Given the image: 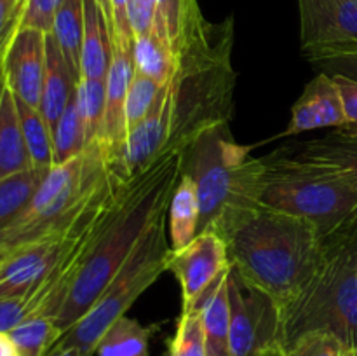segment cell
<instances>
[{"mask_svg":"<svg viewBox=\"0 0 357 356\" xmlns=\"http://www.w3.org/2000/svg\"><path fill=\"white\" fill-rule=\"evenodd\" d=\"M208 230L222 236L230 267L274 300L279 314L300 295L323 255L316 225L261 205L227 209Z\"/></svg>","mask_w":357,"mask_h":356,"instance_id":"1","label":"cell"},{"mask_svg":"<svg viewBox=\"0 0 357 356\" xmlns=\"http://www.w3.org/2000/svg\"><path fill=\"white\" fill-rule=\"evenodd\" d=\"M181 171L183 154L167 152L121 185L54 318L63 334L93 307L146 229L167 212Z\"/></svg>","mask_w":357,"mask_h":356,"instance_id":"2","label":"cell"},{"mask_svg":"<svg viewBox=\"0 0 357 356\" xmlns=\"http://www.w3.org/2000/svg\"><path fill=\"white\" fill-rule=\"evenodd\" d=\"M234 17L202 21L176 51V72L169 82L171 126L167 152L187 150L202 133L229 124L237 73L232 66Z\"/></svg>","mask_w":357,"mask_h":356,"instance_id":"3","label":"cell"},{"mask_svg":"<svg viewBox=\"0 0 357 356\" xmlns=\"http://www.w3.org/2000/svg\"><path fill=\"white\" fill-rule=\"evenodd\" d=\"M255 201L307 220L323 239L357 222V187L345 175L296 159L282 149L261 157Z\"/></svg>","mask_w":357,"mask_h":356,"instance_id":"4","label":"cell"},{"mask_svg":"<svg viewBox=\"0 0 357 356\" xmlns=\"http://www.w3.org/2000/svg\"><path fill=\"white\" fill-rule=\"evenodd\" d=\"M279 351L307 332H328L357 351V234L323 239V255L300 295L281 311ZM279 355V353H278Z\"/></svg>","mask_w":357,"mask_h":356,"instance_id":"5","label":"cell"},{"mask_svg":"<svg viewBox=\"0 0 357 356\" xmlns=\"http://www.w3.org/2000/svg\"><path fill=\"white\" fill-rule=\"evenodd\" d=\"M110 178L103 150L94 140L79 157L49 168L26 209L0 232V244L13 248L63 234L93 205Z\"/></svg>","mask_w":357,"mask_h":356,"instance_id":"6","label":"cell"},{"mask_svg":"<svg viewBox=\"0 0 357 356\" xmlns=\"http://www.w3.org/2000/svg\"><path fill=\"white\" fill-rule=\"evenodd\" d=\"M261 157L230 135L229 124L202 133L183 152V173L195 181L201 205L199 232L208 230L227 209L257 205Z\"/></svg>","mask_w":357,"mask_h":356,"instance_id":"7","label":"cell"},{"mask_svg":"<svg viewBox=\"0 0 357 356\" xmlns=\"http://www.w3.org/2000/svg\"><path fill=\"white\" fill-rule=\"evenodd\" d=\"M166 220L167 212L157 216L93 307L61 335L52 349L75 348L82 356H94L105 332L126 316L135 300L167 271L171 243L166 236Z\"/></svg>","mask_w":357,"mask_h":356,"instance_id":"8","label":"cell"},{"mask_svg":"<svg viewBox=\"0 0 357 356\" xmlns=\"http://www.w3.org/2000/svg\"><path fill=\"white\" fill-rule=\"evenodd\" d=\"M230 356H278L281 320L274 300L229 271Z\"/></svg>","mask_w":357,"mask_h":356,"instance_id":"9","label":"cell"},{"mask_svg":"<svg viewBox=\"0 0 357 356\" xmlns=\"http://www.w3.org/2000/svg\"><path fill=\"white\" fill-rule=\"evenodd\" d=\"M298 13L307 61L357 52V0H298Z\"/></svg>","mask_w":357,"mask_h":356,"instance_id":"10","label":"cell"},{"mask_svg":"<svg viewBox=\"0 0 357 356\" xmlns=\"http://www.w3.org/2000/svg\"><path fill=\"white\" fill-rule=\"evenodd\" d=\"M230 267L227 244L215 230L199 232L181 250L171 248L167 271L181 288V311L197 309L213 283Z\"/></svg>","mask_w":357,"mask_h":356,"instance_id":"11","label":"cell"},{"mask_svg":"<svg viewBox=\"0 0 357 356\" xmlns=\"http://www.w3.org/2000/svg\"><path fill=\"white\" fill-rule=\"evenodd\" d=\"M171 126V89H162L159 101L136 128L126 135L121 145L107 156L108 168L122 181L138 177L166 154Z\"/></svg>","mask_w":357,"mask_h":356,"instance_id":"12","label":"cell"},{"mask_svg":"<svg viewBox=\"0 0 357 356\" xmlns=\"http://www.w3.org/2000/svg\"><path fill=\"white\" fill-rule=\"evenodd\" d=\"M45 37L47 34L35 28H17L0 63L3 82L10 93L37 108L44 86Z\"/></svg>","mask_w":357,"mask_h":356,"instance_id":"13","label":"cell"},{"mask_svg":"<svg viewBox=\"0 0 357 356\" xmlns=\"http://www.w3.org/2000/svg\"><path fill=\"white\" fill-rule=\"evenodd\" d=\"M345 124L344 103L340 91L331 75L317 72L291 107V119L278 136H298L316 129H340Z\"/></svg>","mask_w":357,"mask_h":356,"instance_id":"14","label":"cell"},{"mask_svg":"<svg viewBox=\"0 0 357 356\" xmlns=\"http://www.w3.org/2000/svg\"><path fill=\"white\" fill-rule=\"evenodd\" d=\"M135 75L132 52L115 51L110 70L107 75V101H105V117L96 142L100 143L105 157L110 156L126 138L124 107L128 98L129 84Z\"/></svg>","mask_w":357,"mask_h":356,"instance_id":"15","label":"cell"},{"mask_svg":"<svg viewBox=\"0 0 357 356\" xmlns=\"http://www.w3.org/2000/svg\"><path fill=\"white\" fill-rule=\"evenodd\" d=\"M282 150L296 159L331 168L345 175L357 187V136L333 131L321 138L291 143L282 147ZM349 230L357 232V222Z\"/></svg>","mask_w":357,"mask_h":356,"instance_id":"16","label":"cell"},{"mask_svg":"<svg viewBox=\"0 0 357 356\" xmlns=\"http://www.w3.org/2000/svg\"><path fill=\"white\" fill-rule=\"evenodd\" d=\"M77 77L70 70L68 63L63 58L54 37L47 34L45 37V73L44 86H42L40 108L51 129H54L56 122L61 117L65 108L75 96Z\"/></svg>","mask_w":357,"mask_h":356,"instance_id":"17","label":"cell"},{"mask_svg":"<svg viewBox=\"0 0 357 356\" xmlns=\"http://www.w3.org/2000/svg\"><path fill=\"white\" fill-rule=\"evenodd\" d=\"M229 271L216 279L199 302L208 356H230V302Z\"/></svg>","mask_w":357,"mask_h":356,"instance_id":"18","label":"cell"},{"mask_svg":"<svg viewBox=\"0 0 357 356\" xmlns=\"http://www.w3.org/2000/svg\"><path fill=\"white\" fill-rule=\"evenodd\" d=\"M86 10V31L82 42V66L80 79L107 80L114 58V42L110 28L94 0H84Z\"/></svg>","mask_w":357,"mask_h":356,"instance_id":"19","label":"cell"},{"mask_svg":"<svg viewBox=\"0 0 357 356\" xmlns=\"http://www.w3.org/2000/svg\"><path fill=\"white\" fill-rule=\"evenodd\" d=\"M135 72L167 86L176 72V54L166 30L155 21V27L146 35L132 40Z\"/></svg>","mask_w":357,"mask_h":356,"instance_id":"20","label":"cell"},{"mask_svg":"<svg viewBox=\"0 0 357 356\" xmlns=\"http://www.w3.org/2000/svg\"><path fill=\"white\" fill-rule=\"evenodd\" d=\"M33 168L20 124L16 100L9 87L0 98V178Z\"/></svg>","mask_w":357,"mask_h":356,"instance_id":"21","label":"cell"},{"mask_svg":"<svg viewBox=\"0 0 357 356\" xmlns=\"http://www.w3.org/2000/svg\"><path fill=\"white\" fill-rule=\"evenodd\" d=\"M169 241L173 250H181L199 234L201 205L195 181L181 171L180 181L174 187L167 208Z\"/></svg>","mask_w":357,"mask_h":356,"instance_id":"22","label":"cell"},{"mask_svg":"<svg viewBox=\"0 0 357 356\" xmlns=\"http://www.w3.org/2000/svg\"><path fill=\"white\" fill-rule=\"evenodd\" d=\"M84 31H86L84 0H65L56 14L49 34L54 37L63 58L66 59L77 80H80V66H82Z\"/></svg>","mask_w":357,"mask_h":356,"instance_id":"23","label":"cell"},{"mask_svg":"<svg viewBox=\"0 0 357 356\" xmlns=\"http://www.w3.org/2000/svg\"><path fill=\"white\" fill-rule=\"evenodd\" d=\"M49 168H30L0 178V232L13 225L26 209Z\"/></svg>","mask_w":357,"mask_h":356,"instance_id":"24","label":"cell"},{"mask_svg":"<svg viewBox=\"0 0 357 356\" xmlns=\"http://www.w3.org/2000/svg\"><path fill=\"white\" fill-rule=\"evenodd\" d=\"M152 328L122 316L105 332L96 346V356H150L149 342Z\"/></svg>","mask_w":357,"mask_h":356,"instance_id":"25","label":"cell"},{"mask_svg":"<svg viewBox=\"0 0 357 356\" xmlns=\"http://www.w3.org/2000/svg\"><path fill=\"white\" fill-rule=\"evenodd\" d=\"M20 356H49L63 332L51 316L31 314L9 330Z\"/></svg>","mask_w":357,"mask_h":356,"instance_id":"26","label":"cell"},{"mask_svg":"<svg viewBox=\"0 0 357 356\" xmlns=\"http://www.w3.org/2000/svg\"><path fill=\"white\" fill-rule=\"evenodd\" d=\"M16 100L20 124L23 129L24 142H26L28 154H30L31 164L37 168L54 166V152H52V129L42 115L40 108L31 107L24 101Z\"/></svg>","mask_w":357,"mask_h":356,"instance_id":"27","label":"cell"},{"mask_svg":"<svg viewBox=\"0 0 357 356\" xmlns=\"http://www.w3.org/2000/svg\"><path fill=\"white\" fill-rule=\"evenodd\" d=\"M157 23L166 30L176 54L185 37L204 21L201 7L197 0H157Z\"/></svg>","mask_w":357,"mask_h":356,"instance_id":"28","label":"cell"},{"mask_svg":"<svg viewBox=\"0 0 357 356\" xmlns=\"http://www.w3.org/2000/svg\"><path fill=\"white\" fill-rule=\"evenodd\" d=\"M86 129L82 119L75 107V96L70 101L68 107L61 114L52 129V152H54V164L68 163L79 157L89 147Z\"/></svg>","mask_w":357,"mask_h":356,"instance_id":"29","label":"cell"},{"mask_svg":"<svg viewBox=\"0 0 357 356\" xmlns=\"http://www.w3.org/2000/svg\"><path fill=\"white\" fill-rule=\"evenodd\" d=\"M107 101V80L80 79L75 89V107L82 119L89 143L96 140L105 117Z\"/></svg>","mask_w":357,"mask_h":356,"instance_id":"30","label":"cell"},{"mask_svg":"<svg viewBox=\"0 0 357 356\" xmlns=\"http://www.w3.org/2000/svg\"><path fill=\"white\" fill-rule=\"evenodd\" d=\"M164 87L166 86H160L155 80L135 72L131 84H129L128 98H126L124 107L126 135H128L132 128H136V126L152 112V108L155 107L160 94H162Z\"/></svg>","mask_w":357,"mask_h":356,"instance_id":"31","label":"cell"},{"mask_svg":"<svg viewBox=\"0 0 357 356\" xmlns=\"http://www.w3.org/2000/svg\"><path fill=\"white\" fill-rule=\"evenodd\" d=\"M167 353L169 356H208L204 328L197 309L181 311Z\"/></svg>","mask_w":357,"mask_h":356,"instance_id":"32","label":"cell"},{"mask_svg":"<svg viewBox=\"0 0 357 356\" xmlns=\"http://www.w3.org/2000/svg\"><path fill=\"white\" fill-rule=\"evenodd\" d=\"M352 353L328 332H307L286 344L278 356H352Z\"/></svg>","mask_w":357,"mask_h":356,"instance_id":"33","label":"cell"},{"mask_svg":"<svg viewBox=\"0 0 357 356\" xmlns=\"http://www.w3.org/2000/svg\"><path fill=\"white\" fill-rule=\"evenodd\" d=\"M49 297L45 290L17 299H0V332H9L31 314H45Z\"/></svg>","mask_w":357,"mask_h":356,"instance_id":"34","label":"cell"},{"mask_svg":"<svg viewBox=\"0 0 357 356\" xmlns=\"http://www.w3.org/2000/svg\"><path fill=\"white\" fill-rule=\"evenodd\" d=\"M63 2L65 0H24L20 28H35L49 34Z\"/></svg>","mask_w":357,"mask_h":356,"instance_id":"35","label":"cell"},{"mask_svg":"<svg viewBox=\"0 0 357 356\" xmlns=\"http://www.w3.org/2000/svg\"><path fill=\"white\" fill-rule=\"evenodd\" d=\"M129 3H131V0H110V35L115 51L132 52Z\"/></svg>","mask_w":357,"mask_h":356,"instance_id":"36","label":"cell"},{"mask_svg":"<svg viewBox=\"0 0 357 356\" xmlns=\"http://www.w3.org/2000/svg\"><path fill=\"white\" fill-rule=\"evenodd\" d=\"M337 82L338 91H340L342 103H344L345 112V124L344 128L335 129L347 136H357V80L349 79L344 75H331Z\"/></svg>","mask_w":357,"mask_h":356,"instance_id":"37","label":"cell"},{"mask_svg":"<svg viewBox=\"0 0 357 356\" xmlns=\"http://www.w3.org/2000/svg\"><path fill=\"white\" fill-rule=\"evenodd\" d=\"M159 14L157 0H131L129 3V27L132 31V40L153 30Z\"/></svg>","mask_w":357,"mask_h":356,"instance_id":"38","label":"cell"},{"mask_svg":"<svg viewBox=\"0 0 357 356\" xmlns=\"http://www.w3.org/2000/svg\"><path fill=\"white\" fill-rule=\"evenodd\" d=\"M24 0H0V63L23 16Z\"/></svg>","mask_w":357,"mask_h":356,"instance_id":"39","label":"cell"},{"mask_svg":"<svg viewBox=\"0 0 357 356\" xmlns=\"http://www.w3.org/2000/svg\"><path fill=\"white\" fill-rule=\"evenodd\" d=\"M317 72H324L328 75H344L357 80V52L352 54L333 56V58L317 59L310 63Z\"/></svg>","mask_w":357,"mask_h":356,"instance_id":"40","label":"cell"},{"mask_svg":"<svg viewBox=\"0 0 357 356\" xmlns=\"http://www.w3.org/2000/svg\"><path fill=\"white\" fill-rule=\"evenodd\" d=\"M0 356H20L9 332H0Z\"/></svg>","mask_w":357,"mask_h":356,"instance_id":"41","label":"cell"},{"mask_svg":"<svg viewBox=\"0 0 357 356\" xmlns=\"http://www.w3.org/2000/svg\"><path fill=\"white\" fill-rule=\"evenodd\" d=\"M49 356H82L79 353V349L75 348H65V349H52L49 353Z\"/></svg>","mask_w":357,"mask_h":356,"instance_id":"42","label":"cell"},{"mask_svg":"<svg viewBox=\"0 0 357 356\" xmlns=\"http://www.w3.org/2000/svg\"><path fill=\"white\" fill-rule=\"evenodd\" d=\"M94 2L100 6L101 13H103L105 20H107L108 23V28H110V0H94Z\"/></svg>","mask_w":357,"mask_h":356,"instance_id":"43","label":"cell"},{"mask_svg":"<svg viewBox=\"0 0 357 356\" xmlns=\"http://www.w3.org/2000/svg\"><path fill=\"white\" fill-rule=\"evenodd\" d=\"M9 250H10L9 246H6V244H0V262H2L3 257H6V255L9 253Z\"/></svg>","mask_w":357,"mask_h":356,"instance_id":"44","label":"cell"},{"mask_svg":"<svg viewBox=\"0 0 357 356\" xmlns=\"http://www.w3.org/2000/svg\"><path fill=\"white\" fill-rule=\"evenodd\" d=\"M3 87H6V82H3V77H2V72H0V98H2V93H3Z\"/></svg>","mask_w":357,"mask_h":356,"instance_id":"45","label":"cell"},{"mask_svg":"<svg viewBox=\"0 0 357 356\" xmlns=\"http://www.w3.org/2000/svg\"><path fill=\"white\" fill-rule=\"evenodd\" d=\"M160 356H169V353H162V355H160Z\"/></svg>","mask_w":357,"mask_h":356,"instance_id":"46","label":"cell"},{"mask_svg":"<svg viewBox=\"0 0 357 356\" xmlns=\"http://www.w3.org/2000/svg\"><path fill=\"white\" fill-rule=\"evenodd\" d=\"M352 356H357V351H354V353H352Z\"/></svg>","mask_w":357,"mask_h":356,"instance_id":"47","label":"cell"}]
</instances>
